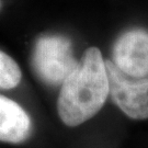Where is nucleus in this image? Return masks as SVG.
Wrapping results in <instances>:
<instances>
[{"label":"nucleus","mask_w":148,"mask_h":148,"mask_svg":"<svg viewBox=\"0 0 148 148\" xmlns=\"http://www.w3.org/2000/svg\"><path fill=\"white\" fill-rule=\"evenodd\" d=\"M109 95L106 60L99 48L89 47L62 84L57 99L59 119L69 127L78 126L100 111Z\"/></svg>","instance_id":"obj_1"},{"label":"nucleus","mask_w":148,"mask_h":148,"mask_svg":"<svg viewBox=\"0 0 148 148\" xmlns=\"http://www.w3.org/2000/svg\"><path fill=\"white\" fill-rule=\"evenodd\" d=\"M75 59L71 41L64 35H42L36 40L32 66L40 79L51 86L62 85L74 71Z\"/></svg>","instance_id":"obj_2"},{"label":"nucleus","mask_w":148,"mask_h":148,"mask_svg":"<svg viewBox=\"0 0 148 148\" xmlns=\"http://www.w3.org/2000/svg\"><path fill=\"white\" fill-rule=\"evenodd\" d=\"M110 95L115 106L133 120L148 119V77L132 78L122 73L112 60H106Z\"/></svg>","instance_id":"obj_3"},{"label":"nucleus","mask_w":148,"mask_h":148,"mask_svg":"<svg viewBox=\"0 0 148 148\" xmlns=\"http://www.w3.org/2000/svg\"><path fill=\"white\" fill-rule=\"evenodd\" d=\"M113 64L132 78L148 77V31L132 29L117 37L112 51Z\"/></svg>","instance_id":"obj_4"},{"label":"nucleus","mask_w":148,"mask_h":148,"mask_svg":"<svg viewBox=\"0 0 148 148\" xmlns=\"http://www.w3.org/2000/svg\"><path fill=\"white\" fill-rule=\"evenodd\" d=\"M32 123L25 110L16 101L0 95V142L20 144L31 134Z\"/></svg>","instance_id":"obj_5"},{"label":"nucleus","mask_w":148,"mask_h":148,"mask_svg":"<svg viewBox=\"0 0 148 148\" xmlns=\"http://www.w3.org/2000/svg\"><path fill=\"white\" fill-rule=\"evenodd\" d=\"M21 77V69L16 60L0 49V89L16 88Z\"/></svg>","instance_id":"obj_6"}]
</instances>
